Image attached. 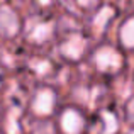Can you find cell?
Masks as SVG:
<instances>
[{
	"label": "cell",
	"instance_id": "obj_11",
	"mask_svg": "<svg viewBox=\"0 0 134 134\" xmlns=\"http://www.w3.org/2000/svg\"><path fill=\"white\" fill-rule=\"evenodd\" d=\"M76 3L83 10H95L100 5V0H76Z\"/></svg>",
	"mask_w": 134,
	"mask_h": 134
},
{
	"label": "cell",
	"instance_id": "obj_13",
	"mask_svg": "<svg viewBox=\"0 0 134 134\" xmlns=\"http://www.w3.org/2000/svg\"><path fill=\"white\" fill-rule=\"evenodd\" d=\"M0 87H2V71H0Z\"/></svg>",
	"mask_w": 134,
	"mask_h": 134
},
{
	"label": "cell",
	"instance_id": "obj_8",
	"mask_svg": "<svg viewBox=\"0 0 134 134\" xmlns=\"http://www.w3.org/2000/svg\"><path fill=\"white\" fill-rule=\"evenodd\" d=\"M112 17H114V10H112L110 7H102V9H98L97 12H95L93 20H92V29H93V32L102 34L109 27Z\"/></svg>",
	"mask_w": 134,
	"mask_h": 134
},
{
	"label": "cell",
	"instance_id": "obj_3",
	"mask_svg": "<svg viewBox=\"0 0 134 134\" xmlns=\"http://www.w3.org/2000/svg\"><path fill=\"white\" fill-rule=\"evenodd\" d=\"M87 119L76 107H65L58 117V131L61 134H83Z\"/></svg>",
	"mask_w": 134,
	"mask_h": 134
},
{
	"label": "cell",
	"instance_id": "obj_5",
	"mask_svg": "<svg viewBox=\"0 0 134 134\" xmlns=\"http://www.w3.org/2000/svg\"><path fill=\"white\" fill-rule=\"evenodd\" d=\"M22 29V20L15 9L10 5H0V37L12 39Z\"/></svg>",
	"mask_w": 134,
	"mask_h": 134
},
{
	"label": "cell",
	"instance_id": "obj_10",
	"mask_svg": "<svg viewBox=\"0 0 134 134\" xmlns=\"http://www.w3.org/2000/svg\"><path fill=\"white\" fill-rule=\"evenodd\" d=\"M31 134H56V127L49 121H41L34 126Z\"/></svg>",
	"mask_w": 134,
	"mask_h": 134
},
{
	"label": "cell",
	"instance_id": "obj_2",
	"mask_svg": "<svg viewBox=\"0 0 134 134\" xmlns=\"http://www.w3.org/2000/svg\"><path fill=\"white\" fill-rule=\"evenodd\" d=\"M29 109L36 117H48L56 109V92L49 87H41L31 97Z\"/></svg>",
	"mask_w": 134,
	"mask_h": 134
},
{
	"label": "cell",
	"instance_id": "obj_6",
	"mask_svg": "<svg viewBox=\"0 0 134 134\" xmlns=\"http://www.w3.org/2000/svg\"><path fill=\"white\" fill-rule=\"evenodd\" d=\"M119 46L126 51H134V15L126 17L117 29Z\"/></svg>",
	"mask_w": 134,
	"mask_h": 134
},
{
	"label": "cell",
	"instance_id": "obj_9",
	"mask_svg": "<svg viewBox=\"0 0 134 134\" xmlns=\"http://www.w3.org/2000/svg\"><path fill=\"white\" fill-rule=\"evenodd\" d=\"M102 126H104L102 134H115L119 131V122L112 112H104L102 114Z\"/></svg>",
	"mask_w": 134,
	"mask_h": 134
},
{
	"label": "cell",
	"instance_id": "obj_4",
	"mask_svg": "<svg viewBox=\"0 0 134 134\" xmlns=\"http://www.w3.org/2000/svg\"><path fill=\"white\" fill-rule=\"evenodd\" d=\"M58 51L68 61H80L87 51V39L80 32H71L59 43Z\"/></svg>",
	"mask_w": 134,
	"mask_h": 134
},
{
	"label": "cell",
	"instance_id": "obj_1",
	"mask_svg": "<svg viewBox=\"0 0 134 134\" xmlns=\"http://www.w3.org/2000/svg\"><path fill=\"white\" fill-rule=\"evenodd\" d=\"M92 63L95 70L105 75H112L122 70L124 66V56L115 46L112 44H100L92 53Z\"/></svg>",
	"mask_w": 134,
	"mask_h": 134
},
{
	"label": "cell",
	"instance_id": "obj_7",
	"mask_svg": "<svg viewBox=\"0 0 134 134\" xmlns=\"http://www.w3.org/2000/svg\"><path fill=\"white\" fill-rule=\"evenodd\" d=\"M54 34V29H53V24L49 22H36L29 27L27 31V39L34 44H44L48 43L49 39Z\"/></svg>",
	"mask_w": 134,
	"mask_h": 134
},
{
	"label": "cell",
	"instance_id": "obj_12",
	"mask_svg": "<svg viewBox=\"0 0 134 134\" xmlns=\"http://www.w3.org/2000/svg\"><path fill=\"white\" fill-rule=\"evenodd\" d=\"M124 112H126V119H127L131 124H134V95L126 102V107H124Z\"/></svg>",
	"mask_w": 134,
	"mask_h": 134
}]
</instances>
